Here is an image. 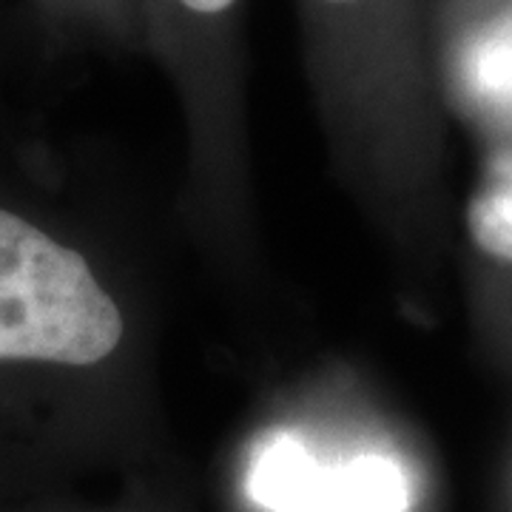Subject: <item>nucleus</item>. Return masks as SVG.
Returning a JSON list of instances; mask_svg holds the SVG:
<instances>
[{"instance_id": "nucleus-1", "label": "nucleus", "mask_w": 512, "mask_h": 512, "mask_svg": "<svg viewBox=\"0 0 512 512\" xmlns=\"http://www.w3.org/2000/svg\"><path fill=\"white\" fill-rule=\"evenodd\" d=\"M123 339V316L89 262L0 205V370L89 367Z\"/></svg>"}, {"instance_id": "nucleus-2", "label": "nucleus", "mask_w": 512, "mask_h": 512, "mask_svg": "<svg viewBox=\"0 0 512 512\" xmlns=\"http://www.w3.org/2000/svg\"><path fill=\"white\" fill-rule=\"evenodd\" d=\"M410 504L399 464L382 456L353 458L322 473L316 512H404Z\"/></svg>"}, {"instance_id": "nucleus-3", "label": "nucleus", "mask_w": 512, "mask_h": 512, "mask_svg": "<svg viewBox=\"0 0 512 512\" xmlns=\"http://www.w3.org/2000/svg\"><path fill=\"white\" fill-rule=\"evenodd\" d=\"M322 470L291 436H276L254 456L251 495L271 512H316Z\"/></svg>"}, {"instance_id": "nucleus-4", "label": "nucleus", "mask_w": 512, "mask_h": 512, "mask_svg": "<svg viewBox=\"0 0 512 512\" xmlns=\"http://www.w3.org/2000/svg\"><path fill=\"white\" fill-rule=\"evenodd\" d=\"M467 228L484 254L512 262V183L481 191L467 208Z\"/></svg>"}, {"instance_id": "nucleus-5", "label": "nucleus", "mask_w": 512, "mask_h": 512, "mask_svg": "<svg viewBox=\"0 0 512 512\" xmlns=\"http://www.w3.org/2000/svg\"><path fill=\"white\" fill-rule=\"evenodd\" d=\"M467 66L478 92L512 100V18L495 23L478 37Z\"/></svg>"}, {"instance_id": "nucleus-6", "label": "nucleus", "mask_w": 512, "mask_h": 512, "mask_svg": "<svg viewBox=\"0 0 512 512\" xmlns=\"http://www.w3.org/2000/svg\"><path fill=\"white\" fill-rule=\"evenodd\" d=\"M183 3L200 15H217V12H225L234 0H183Z\"/></svg>"}]
</instances>
